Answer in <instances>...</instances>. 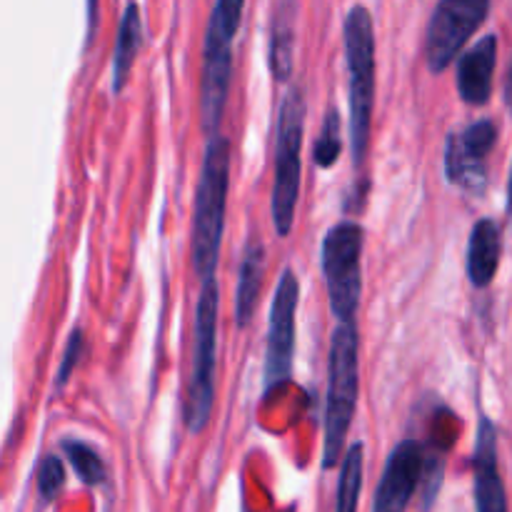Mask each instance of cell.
Segmentation results:
<instances>
[{"label": "cell", "mask_w": 512, "mask_h": 512, "mask_svg": "<svg viewBox=\"0 0 512 512\" xmlns=\"http://www.w3.org/2000/svg\"><path fill=\"white\" fill-rule=\"evenodd\" d=\"M245 0H215L205 33L203 80H200V118L208 135H218L233 75V40L243 18Z\"/></svg>", "instance_id": "cell-5"}, {"label": "cell", "mask_w": 512, "mask_h": 512, "mask_svg": "<svg viewBox=\"0 0 512 512\" xmlns=\"http://www.w3.org/2000/svg\"><path fill=\"white\" fill-rule=\"evenodd\" d=\"M360 338L355 320L338 323L330 338L328 398H325L323 468L333 470L343 455L350 423L358 408L360 390Z\"/></svg>", "instance_id": "cell-2"}, {"label": "cell", "mask_w": 512, "mask_h": 512, "mask_svg": "<svg viewBox=\"0 0 512 512\" xmlns=\"http://www.w3.org/2000/svg\"><path fill=\"white\" fill-rule=\"evenodd\" d=\"M345 60H348L350 148H353V165L360 168L368 155L375 103V30L370 10L363 5L350 8L345 18Z\"/></svg>", "instance_id": "cell-3"}, {"label": "cell", "mask_w": 512, "mask_h": 512, "mask_svg": "<svg viewBox=\"0 0 512 512\" xmlns=\"http://www.w3.org/2000/svg\"><path fill=\"white\" fill-rule=\"evenodd\" d=\"M340 148H343V138H340V113L330 108L328 115H325L318 143H315V165L323 170L333 168L338 163Z\"/></svg>", "instance_id": "cell-20"}, {"label": "cell", "mask_w": 512, "mask_h": 512, "mask_svg": "<svg viewBox=\"0 0 512 512\" xmlns=\"http://www.w3.org/2000/svg\"><path fill=\"white\" fill-rule=\"evenodd\" d=\"M265 273V248L260 240H250L245 248L238 270V290H235V320L238 328H248L253 320L255 305H258L260 290H263Z\"/></svg>", "instance_id": "cell-15"}, {"label": "cell", "mask_w": 512, "mask_h": 512, "mask_svg": "<svg viewBox=\"0 0 512 512\" xmlns=\"http://www.w3.org/2000/svg\"><path fill=\"white\" fill-rule=\"evenodd\" d=\"M305 100L295 85L285 93L275 130V178H273V225L280 238H288L295 223L300 198V170H303Z\"/></svg>", "instance_id": "cell-4"}, {"label": "cell", "mask_w": 512, "mask_h": 512, "mask_svg": "<svg viewBox=\"0 0 512 512\" xmlns=\"http://www.w3.org/2000/svg\"><path fill=\"white\" fill-rule=\"evenodd\" d=\"M363 228L358 223L333 225L323 238V275L330 313L338 323L355 320L363 293Z\"/></svg>", "instance_id": "cell-7"}, {"label": "cell", "mask_w": 512, "mask_h": 512, "mask_svg": "<svg viewBox=\"0 0 512 512\" xmlns=\"http://www.w3.org/2000/svg\"><path fill=\"white\" fill-rule=\"evenodd\" d=\"M508 215H510V225H512V173H510V190H508Z\"/></svg>", "instance_id": "cell-25"}, {"label": "cell", "mask_w": 512, "mask_h": 512, "mask_svg": "<svg viewBox=\"0 0 512 512\" xmlns=\"http://www.w3.org/2000/svg\"><path fill=\"white\" fill-rule=\"evenodd\" d=\"M63 483H65L63 463H60L55 455H50V458H45L43 465H40V473H38L40 495H43L45 500H53L55 495L60 493V488H63Z\"/></svg>", "instance_id": "cell-21"}, {"label": "cell", "mask_w": 512, "mask_h": 512, "mask_svg": "<svg viewBox=\"0 0 512 512\" xmlns=\"http://www.w3.org/2000/svg\"><path fill=\"white\" fill-rule=\"evenodd\" d=\"M498 38L485 35L458 60V93L468 105H485L493 95Z\"/></svg>", "instance_id": "cell-13"}, {"label": "cell", "mask_w": 512, "mask_h": 512, "mask_svg": "<svg viewBox=\"0 0 512 512\" xmlns=\"http://www.w3.org/2000/svg\"><path fill=\"white\" fill-rule=\"evenodd\" d=\"M425 470V450L418 440H403L393 448L375 493L373 512H405Z\"/></svg>", "instance_id": "cell-11"}, {"label": "cell", "mask_w": 512, "mask_h": 512, "mask_svg": "<svg viewBox=\"0 0 512 512\" xmlns=\"http://www.w3.org/2000/svg\"><path fill=\"white\" fill-rule=\"evenodd\" d=\"M80 355H83V333L80 330H73L68 340V348H65L63 363H60L58 373V388H65V383L70 380V375L75 373V365L80 363Z\"/></svg>", "instance_id": "cell-22"}, {"label": "cell", "mask_w": 512, "mask_h": 512, "mask_svg": "<svg viewBox=\"0 0 512 512\" xmlns=\"http://www.w3.org/2000/svg\"><path fill=\"white\" fill-rule=\"evenodd\" d=\"M228 190L230 143L223 135H210L193 210V268L200 283L215 278L220 245H223Z\"/></svg>", "instance_id": "cell-1"}, {"label": "cell", "mask_w": 512, "mask_h": 512, "mask_svg": "<svg viewBox=\"0 0 512 512\" xmlns=\"http://www.w3.org/2000/svg\"><path fill=\"white\" fill-rule=\"evenodd\" d=\"M498 128L493 120H475L468 128L448 135L445 175L465 193L480 195L488 188V155L493 153Z\"/></svg>", "instance_id": "cell-10"}, {"label": "cell", "mask_w": 512, "mask_h": 512, "mask_svg": "<svg viewBox=\"0 0 512 512\" xmlns=\"http://www.w3.org/2000/svg\"><path fill=\"white\" fill-rule=\"evenodd\" d=\"M503 253V235L495 220H478L468 243V278L475 288H488L493 283Z\"/></svg>", "instance_id": "cell-14"}, {"label": "cell", "mask_w": 512, "mask_h": 512, "mask_svg": "<svg viewBox=\"0 0 512 512\" xmlns=\"http://www.w3.org/2000/svg\"><path fill=\"white\" fill-rule=\"evenodd\" d=\"M505 100H508V105L512 110V63H510V70H508V80H505Z\"/></svg>", "instance_id": "cell-24"}, {"label": "cell", "mask_w": 512, "mask_h": 512, "mask_svg": "<svg viewBox=\"0 0 512 512\" xmlns=\"http://www.w3.org/2000/svg\"><path fill=\"white\" fill-rule=\"evenodd\" d=\"M490 13V0H440L428 25L425 55L433 73H443L460 55L470 35Z\"/></svg>", "instance_id": "cell-9"}, {"label": "cell", "mask_w": 512, "mask_h": 512, "mask_svg": "<svg viewBox=\"0 0 512 512\" xmlns=\"http://www.w3.org/2000/svg\"><path fill=\"white\" fill-rule=\"evenodd\" d=\"M360 490H363V443H355L350 445L340 465L335 512H358Z\"/></svg>", "instance_id": "cell-18"}, {"label": "cell", "mask_w": 512, "mask_h": 512, "mask_svg": "<svg viewBox=\"0 0 512 512\" xmlns=\"http://www.w3.org/2000/svg\"><path fill=\"white\" fill-rule=\"evenodd\" d=\"M98 10H100V0H88V40H93L95 28H98Z\"/></svg>", "instance_id": "cell-23"}, {"label": "cell", "mask_w": 512, "mask_h": 512, "mask_svg": "<svg viewBox=\"0 0 512 512\" xmlns=\"http://www.w3.org/2000/svg\"><path fill=\"white\" fill-rule=\"evenodd\" d=\"M475 475V510L478 512H508L503 478L498 468V430L490 418H480L478 438L473 453Z\"/></svg>", "instance_id": "cell-12"}, {"label": "cell", "mask_w": 512, "mask_h": 512, "mask_svg": "<svg viewBox=\"0 0 512 512\" xmlns=\"http://www.w3.org/2000/svg\"><path fill=\"white\" fill-rule=\"evenodd\" d=\"M300 283L290 268L283 270L275 288L268 320V348H265V390H278L290 383L295 355V313H298Z\"/></svg>", "instance_id": "cell-8"}, {"label": "cell", "mask_w": 512, "mask_h": 512, "mask_svg": "<svg viewBox=\"0 0 512 512\" xmlns=\"http://www.w3.org/2000/svg\"><path fill=\"white\" fill-rule=\"evenodd\" d=\"M65 455H68L70 465L75 468V473H78V478L83 480L85 485H100L105 480V465L103 460H100V455L95 453L90 445L85 443H78V440H68V443L63 445Z\"/></svg>", "instance_id": "cell-19"}, {"label": "cell", "mask_w": 512, "mask_h": 512, "mask_svg": "<svg viewBox=\"0 0 512 512\" xmlns=\"http://www.w3.org/2000/svg\"><path fill=\"white\" fill-rule=\"evenodd\" d=\"M293 53H295V15L290 0H280L273 15V30H270V70L273 78L288 83L293 75Z\"/></svg>", "instance_id": "cell-17"}, {"label": "cell", "mask_w": 512, "mask_h": 512, "mask_svg": "<svg viewBox=\"0 0 512 512\" xmlns=\"http://www.w3.org/2000/svg\"><path fill=\"white\" fill-rule=\"evenodd\" d=\"M218 310H220V288L218 280H203L195 308L193 328V373H190L188 410L185 423L193 435L208 425L215 403V353H218Z\"/></svg>", "instance_id": "cell-6"}, {"label": "cell", "mask_w": 512, "mask_h": 512, "mask_svg": "<svg viewBox=\"0 0 512 512\" xmlns=\"http://www.w3.org/2000/svg\"><path fill=\"white\" fill-rule=\"evenodd\" d=\"M140 45H143V20L135 3H128L118 25V38L113 50V90L120 93L130 78V68L135 63Z\"/></svg>", "instance_id": "cell-16"}]
</instances>
